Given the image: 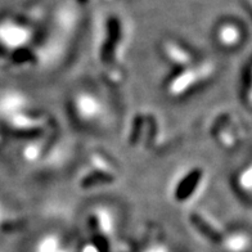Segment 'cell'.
<instances>
[{
	"mask_svg": "<svg viewBox=\"0 0 252 252\" xmlns=\"http://www.w3.org/2000/svg\"><path fill=\"white\" fill-rule=\"evenodd\" d=\"M237 183L243 192H252V163L239 173Z\"/></svg>",
	"mask_w": 252,
	"mask_h": 252,
	"instance_id": "11",
	"label": "cell"
},
{
	"mask_svg": "<svg viewBox=\"0 0 252 252\" xmlns=\"http://www.w3.org/2000/svg\"><path fill=\"white\" fill-rule=\"evenodd\" d=\"M249 99L252 103V75H251V87H250V93H249Z\"/></svg>",
	"mask_w": 252,
	"mask_h": 252,
	"instance_id": "14",
	"label": "cell"
},
{
	"mask_svg": "<svg viewBox=\"0 0 252 252\" xmlns=\"http://www.w3.org/2000/svg\"><path fill=\"white\" fill-rule=\"evenodd\" d=\"M214 73V67L209 63L202 64L199 67H189L186 71L180 72L178 76L173 79V81L169 84L167 90L169 93L174 96L182 95L188 89L199 83L201 80L209 79Z\"/></svg>",
	"mask_w": 252,
	"mask_h": 252,
	"instance_id": "1",
	"label": "cell"
},
{
	"mask_svg": "<svg viewBox=\"0 0 252 252\" xmlns=\"http://www.w3.org/2000/svg\"><path fill=\"white\" fill-rule=\"evenodd\" d=\"M3 216H4V210H3V207L0 206V222L3 221Z\"/></svg>",
	"mask_w": 252,
	"mask_h": 252,
	"instance_id": "15",
	"label": "cell"
},
{
	"mask_svg": "<svg viewBox=\"0 0 252 252\" xmlns=\"http://www.w3.org/2000/svg\"><path fill=\"white\" fill-rule=\"evenodd\" d=\"M95 219L103 232H111L113 226V216L107 209H98L95 211Z\"/></svg>",
	"mask_w": 252,
	"mask_h": 252,
	"instance_id": "10",
	"label": "cell"
},
{
	"mask_svg": "<svg viewBox=\"0 0 252 252\" xmlns=\"http://www.w3.org/2000/svg\"><path fill=\"white\" fill-rule=\"evenodd\" d=\"M163 50H165L166 57L169 58L171 62L179 64V66H188L192 62V56L186 52V50L180 48L179 45H176L174 43H166L165 47H163Z\"/></svg>",
	"mask_w": 252,
	"mask_h": 252,
	"instance_id": "7",
	"label": "cell"
},
{
	"mask_svg": "<svg viewBox=\"0 0 252 252\" xmlns=\"http://www.w3.org/2000/svg\"><path fill=\"white\" fill-rule=\"evenodd\" d=\"M242 29L233 22H225L219 27L216 37L218 41L225 48H234L242 41Z\"/></svg>",
	"mask_w": 252,
	"mask_h": 252,
	"instance_id": "5",
	"label": "cell"
},
{
	"mask_svg": "<svg viewBox=\"0 0 252 252\" xmlns=\"http://www.w3.org/2000/svg\"><path fill=\"white\" fill-rule=\"evenodd\" d=\"M31 31L26 27L17 25L10 21L0 22V43L5 47L16 49L24 47L30 40Z\"/></svg>",
	"mask_w": 252,
	"mask_h": 252,
	"instance_id": "3",
	"label": "cell"
},
{
	"mask_svg": "<svg viewBox=\"0 0 252 252\" xmlns=\"http://www.w3.org/2000/svg\"><path fill=\"white\" fill-rule=\"evenodd\" d=\"M73 108L77 116L84 121H94L99 119L104 111L102 100L89 92H83L75 95Z\"/></svg>",
	"mask_w": 252,
	"mask_h": 252,
	"instance_id": "2",
	"label": "cell"
},
{
	"mask_svg": "<svg viewBox=\"0 0 252 252\" xmlns=\"http://www.w3.org/2000/svg\"><path fill=\"white\" fill-rule=\"evenodd\" d=\"M249 4H250V7H251V9H252V0H249Z\"/></svg>",
	"mask_w": 252,
	"mask_h": 252,
	"instance_id": "16",
	"label": "cell"
},
{
	"mask_svg": "<svg viewBox=\"0 0 252 252\" xmlns=\"http://www.w3.org/2000/svg\"><path fill=\"white\" fill-rule=\"evenodd\" d=\"M27 107V98L25 94L12 90L7 92L3 95H0V115H3L7 119L17 113L25 112Z\"/></svg>",
	"mask_w": 252,
	"mask_h": 252,
	"instance_id": "4",
	"label": "cell"
},
{
	"mask_svg": "<svg viewBox=\"0 0 252 252\" xmlns=\"http://www.w3.org/2000/svg\"><path fill=\"white\" fill-rule=\"evenodd\" d=\"M40 152H41L40 144H36V143L29 144L24 150V157L27 161H35L40 156Z\"/></svg>",
	"mask_w": 252,
	"mask_h": 252,
	"instance_id": "12",
	"label": "cell"
},
{
	"mask_svg": "<svg viewBox=\"0 0 252 252\" xmlns=\"http://www.w3.org/2000/svg\"><path fill=\"white\" fill-rule=\"evenodd\" d=\"M144 252H170L165 245H153L146 250Z\"/></svg>",
	"mask_w": 252,
	"mask_h": 252,
	"instance_id": "13",
	"label": "cell"
},
{
	"mask_svg": "<svg viewBox=\"0 0 252 252\" xmlns=\"http://www.w3.org/2000/svg\"><path fill=\"white\" fill-rule=\"evenodd\" d=\"M251 245L250 237L245 233H233L229 234L224 241V247L228 252H243Z\"/></svg>",
	"mask_w": 252,
	"mask_h": 252,
	"instance_id": "8",
	"label": "cell"
},
{
	"mask_svg": "<svg viewBox=\"0 0 252 252\" xmlns=\"http://www.w3.org/2000/svg\"><path fill=\"white\" fill-rule=\"evenodd\" d=\"M61 249L60 237L56 234H48L37 242L35 252H58Z\"/></svg>",
	"mask_w": 252,
	"mask_h": 252,
	"instance_id": "9",
	"label": "cell"
},
{
	"mask_svg": "<svg viewBox=\"0 0 252 252\" xmlns=\"http://www.w3.org/2000/svg\"><path fill=\"white\" fill-rule=\"evenodd\" d=\"M8 120H9V124L12 127H14L17 130H22V131L37 129V127H40L44 124L43 120L29 116L25 112L13 115V116H10Z\"/></svg>",
	"mask_w": 252,
	"mask_h": 252,
	"instance_id": "6",
	"label": "cell"
}]
</instances>
